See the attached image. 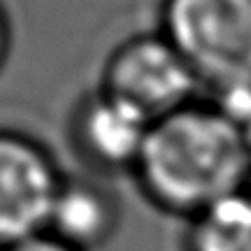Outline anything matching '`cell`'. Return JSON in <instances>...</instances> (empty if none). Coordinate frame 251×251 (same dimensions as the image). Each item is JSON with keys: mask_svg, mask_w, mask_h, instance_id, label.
Segmentation results:
<instances>
[{"mask_svg": "<svg viewBox=\"0 0 251 251\" xmlns=\"http://www.w3.org/2000/svg\"><path fill=\"white\" fill-rule=\"evenodd\" d=\"M133 177L149 202L188 221L251 188V153L233 119L196 100L153 121Z\"/></svg>", "mask_w": 251, "mask_h": 251, "instance_id": "6da1fadb", "label": "cell"}, {"mask_svg": "<svg viewBox=\"0 0 251 251\" xmlns=\"http://www.w3.org/2000/svg\"><path fill=\"white\" fill-rule=\"evenodd\" d=\"M158 30L212 96L251 86V0H163Z\"/></svg>", "mask_w": 251, "mask_h": 251, "instance_id": "7a4b0ae2", "label": "cell"}, {"mask_svg": "<svg viewBox=\"0 0 251 251\" xmlns=\"http://www.w3.org/2000/svg\"><path fill=\"white\" fill-rule=\"evenodd\" d=\"M100 89L158 121L198 100L202 84L161 30L119 42L105 61Z\"/></svg>", "mask_w": 251, "mask_h": 251, "instance_id": "3957f363", "label": "cell"}, {"mask_svg": "<svg viewBox=\"0 0 251 251\" xmlns=\"http://www.w3.org/2000/svg\"><path fill=\"white\" fill-rule=\"evenodd\" d=\"M61 181L56 161L37 140L0 128V249L49 228Z\"/></svg>", "mask_w": 251, "mask_h": 251, "instance_id": "277c9868", "label": "cell"}, {"mask_svg": "<svg viewBox=\"0 0 251 251\" xmlns=\"http://www.w3.org/2000/svg\"><path fill=\"white\" fill-rule=\"evenodd\" d=\"M151 124L140 109L98 86L72 112L70 137L91 168L100 172L128 170L133 175Z\"/></svg>", "mask_w": 251, "mask_h": 251, "instance_id": "5b68a950", "label": "cell"}, {"mask_svg": "<svg viewBox=\"0 0 251 251\" xmlns=\"http://www.w3.org/2000/svg\"><path fill=\"white\" fill-rule=\"evenodd\" d=\"M121 224V205L105 181L72 175L63 177L56 193L49 233L79 251L107 244Z\"/></svg>", "mask_w": 251, "mask_h": 251, "instance_id": "8992f818", "label": "cell"}, {"mask_svg": "<svg viewBox=\"0 0 251 251\" xmlns=\"http://www.w3.org/2000/svg\"><path fill=\"white\" fill-rule=\"evenodd\" d=\"M186 251H251V188L188 219Z\"/></svg>", "mask_w": 251, "mask_h": 251, "instance_id": "52a82bcc", "label": "cell"}, {"mask_svg": "<svg viewBox=\"0 0 251 251\" xmlns=\"http://www.w3.org/2000/svg\"><path fill=\"white\" fill-rule=\"evenodd\" d=\"M0 251H79V249H75L68 242L58 240L56 235H51L49 230H45V233L33 235L28 240H21V242L12 244V247H5V249H0Z\"/></svg>", "mask_w": 251, "mask_h": 251, "instance_id": "ba28073f", "label": "cell"}, {"mask_svg": "<svg viewBox=\"0 0 251 251\" xmlns=\"http://www.w3.org/2000/svg\"><path fill=\"white\" fill-rule=\"evenodd\" d=\"M9 45H12V30H9V21L5 9L0 7V68L5 65L9 56Z\"/></svg>", "mask_w": 251, "mask_h": 251, "instance_id": "9c48e42d", "label": "cell"}, {"mask_svg": "<svg viewBox=\"0 0 251 251\" xmlns=\"http://www.w3.org/2000/svg\"><path fill=\"white\" fill-rule=\"evenodd\" d=\"M240 130H242L244 142H247V149H249V153H251V117L247 119L242 126H240Z\"/></svg>", "mask_w": 251, "mask_h": 251, "instance_id": "30bf717a", "label": "cell"}]
</instances>
